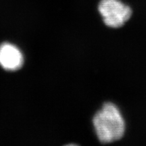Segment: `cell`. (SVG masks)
I'll return each instance as SVG.
<instances>
[{
  "label": "cell",
  "mask_w": 146,
  "mask_h": 146,
  "mask_svg": "<svg viewBox=\"0 0 146 146\" xmlns=\"http://www.w3.org/2000/svg\"><path fill=\"white\" fill-rule=\"evenodd\" d=\"M93 123L97 136L103 143L119 140L125 133V120L119 110L112 103L104 104L94 116Z\"/></svg>",
  "instance_id": "6da1fadb"
},
{
  "label": "cell",
  "mask_w": 146,
  "mask_h": 146,
  "mask_svg": "<svg viewBox=\"0 0 146 146\" xmlns=\"http://www.w3.org/2000/svg\"><path fill=\"white\" fill-rule=\"evenodd\" d=\"M98 10L108 27L119 28L130 19L132 10L120 0H101Z\"/></svg>",
  "instance_id": "7a4b0ae2"
},
{
  "label": "cell",
  "mask_w": 146,
  "mask_h": 146,
  "mask_svg": "<svg viewBox=\"0 0 146 146\" xmlns=\"http://www.w3.org/2000/svg\"><path fill=\"white\" fill-rule=\"evenodd\" d=\"M23 55L16 45L10 43L0 45V66L9 71L17 70L23 66Z\"/></svg>",
  "instance_id": "3957f363"
}]
</instances>
